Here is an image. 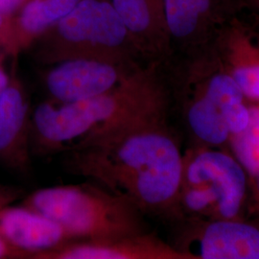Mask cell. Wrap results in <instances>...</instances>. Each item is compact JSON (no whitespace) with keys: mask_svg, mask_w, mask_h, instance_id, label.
<instances>
[{"mask_svg":"<svg viewBox=\"0 0 259 259\" xmlns=\"http://www.w3.org/2000/svg\"><path fill=\"white\" fill-rule=\"evenodd\" d=\"M0 237L25 251L29 259L76 240L60 224L21 204L0 208Z\"/></svg>","mask_w":259,"mask_h":259,"instance_id":"cell-9","label":"cell"},{"mask_svg":"<svg viewBox=\"0 0 259 259\" xmlns=\"http://www.w3.org/2000/svg\"><path fill=\"white\" fill-rule=\"evenodd\" d=\"M6 54L3 50V47H2V44H1V40H0V63H4V60H5V57Z\"/></svg>","mask_w":259,"mask_h":259,"instance_id":"cell-26","label":"cell"},{"mask_svg":"<svg viewBox=\"0 0 259 259\" xmlns=\"http://www.w3.org/2000/svg\"><path fill=\"white\" fill-rule=\"evenodd\" d=\"M10 19H11V17L5 16V15L0 13V40H1V44H2L3 37H4V35H5V33L8 29V26H9Z\"/></svg>","mask_w":259,"mask_h":259,"instance_id":"cell-24","label":"cell"},{"mask_svg":"<svg viewBox=\"0 0 259 259\" xmlns=\"http://www.w3.org/2000/svg\"><path fill=\"white\" fill-rule=\"evenodd\" d=\"M187 121L195 135L207 143L221 144L229 138L222 111L204 95L190 106Z\"/></svg>","mask_w":259,"mask_h":259,"instance_id":"cell-14","label":"cell"},{"mask_svg":"<svg viewBox=\"0 0 259 259\" xmlns=\"http://www.w3.org/2000/svg\"><path fill=\"white\" fill-rule=\"evenodd\" d=\"M24 196V191L15 186H0V208L12 204Z\"/></svg>","mask_w":259,"mask_h":259,"instance_id":"cell-20","label":"cell"},{"mask_svg":"<svg viewBox=\"0 0 259 259\" xmlns=\"http://www.w3.org/2000/svg\"><path fill=\"white\" fill-rule=\"evenodd\" d=\"M0 259H29V254L11 246L0 237Z\"/></svg>","mask_w":259,"mask_h":259,"instance_id":"cell-21","label":"cell"},{"mask_svg":"<svg viewBox=\"0 0 259 259\" xmlns=\"http://www.w3.org/2000/svg\"><path fill=\"white\" fill-rule=\"evenodd\" d=\"M247 5L251 7L259 18V0H246Z\"/></svg>","mask_w":259,"mask_h":259,"instance_id":"cell-25","label":"cell"},{"mask_svg":"<svg viewBox=\"0 0 259 259\" xmlns=\"http://www.w3.org/2000/svg\"><path fill=\"white\" fill-rule=\"evenodd\" d=\"M232 145L241 164L251 174H259V109H250L249 124L234 135Z\"/></svg>","mask_w":259,"mask_h":259,"instance_id":"cell-15","label":"cell"},{"mask_svg":"<svg viewBox=\"0 0 259 259\" xmlns=\"http://www.w3.org/2000/svg\"><path fill=\"white\" fill-rule=\"evenodd\" d=\"M183 203L192 211H200L207 207L209 204L216 202V197L211 189L204 186H189L185 185L183 191Z\"/></svg>","mask_w":259,"mask_h":259,"instance_id":"cell-18","label":"cell"},{"mask_svg":"<svg viewBox=\"0 0 259 259\" xmlns=\"http://www.w3.org/2000/svg\"><path fill=\"white\" fill-rule=\"evenodd\" d=\"M21 204L60 224L76 240L142 234L139 208L92 181L39 188Z\"/></svg>","mask_w":259,"mask_h":259,"instance_id":"cell-4","label":"cell"},{"mask_svg":"<svg viewBox=\"0 0 259 259\" xmlns=\"http://www.w3.org/2000/svg\"><path fill=\"white\" fill-rule=\"evenodd\" d=\"M31 115L26 91L13 75L0 97V163L25 176L32 170Z\"/></svg>","mask_w":259,"mask_h":259,"instance_id":"cell-7","label":"cell"},{"mask_svg":"<svg viewBox=\"0 0 259 259\" xmlns=\"http://www.w3.org/2000/svg\"><path fill=\"white\" fill-rule=\"evenodd\" d=\"M205 259H259V231L241 223H213L200 242Z\"/></svg>","mask_w":259,"mask_h":259,"instance_id":"cell-13","label":"cell"},{"mask_svg":"<svg viewBox=\"0 0 259 259\" xmlns=\"http://www.w3.org/2000/svg\"><path fill=\"white\" fill-rule=\"evenodd\" d=\"M161 102L155 64L140 67L113 90L91 99L68 104L48 99L32 110V154L65 153L82 140L160 107Z\"/></svg>","mask_w":259,"mask_h":259,"instance_id":"cell-2","label":"cell"},{"mask_svg":"<svg viewBox=\"0 0 259 259\" xmlns=\"http://www.w3.org/2000/svg\"><path fill=\"white\" fill-rule=\"evenodd\" d=\"M10 80L11 75L6 71L4 67V63H0V97L6 90L7 85L9 84Z\"/></svg>","mask_w":259,"mask_h":259,"instance_id":"cell-23","label":"cell"},{"mask_svg":"<svg viewBox=\"0 0 259 259\" xmlns=\"http://www.w3.org/2000/svg\"><path fill=\"white\" fill-rule=\"evenodd\" d=\"M0 186H2V185H1V184H0Z\"/></svg>","mask_w":259,"mask_h":259,"instance_id":"cell-27","label":"cell"},{"mask_svg":"<svg viewBox=\"0 0 259 259\" xmlns=\"http://www.w3.org/2000/svg\"><path fill=\"white\" fill-rule=\"evenodd\" d=\"M170 46L192 47L219 36L244 7L246 0H162Z\"/></svg>","mask_w":259,"mask_h":259,"instance_id":"cell-6","label":"cell"},{"mask_svg":"<svg viewBox=\"0 0 259 259\" xmlns=\"http://www.w3.org/2000/svg\"><path fill=\"white\" fill-rule=\"evenodd\" d=\"M141 58L160 59L171 50L162 0H109Z\"/></svg>","mask_w":259,"mask_h":259,"instance_id":"cell-10","label":"cell"},{"mask_svg":"<svg viewBox=\"0 0 259 259\" xmlns=\"http://www.w3.org/2000/svg\"><path fill=\"white\" fill-rule=\"evenodd\" d=\"M204 96L222 111L235 103L243 102L244 94L229 73L213 75L206 84Z\"/></svg>","mask_w":259,"mask_h":259,"instance_id":"cell-16","label":"cell"},{"mask_svg":"<svg viewBox=\"0 0 259 259\" xmlns=\"http://www.w3.org/2000/svg\"><path fill=\"white\" fill-rule=\"evenodd\" d=\"M159 108L75 144L63 153L65 171L101 185L140 211L176 202L184 163L176 142L157 123Z\"/></svg>","mask_w":259,"mask_h":259,"instance_id":"cell-1","label":"cell"},{"mask_svg":"<svg viewBox=\"0 0 259 259\" xmlns=\"http://www.w3.org/2000/svg\"><path fill=\"white\" fill-rule=\"evenodd\" d=\"M142 234L96 240H73L55 250L37 253L33 259H136L167 255Z\"/></svg>","mask_w":259,"mask_h":259,"instance_id":"cell-12","label":"cell"},{"mask_svg":"<svg viewBox=\"0 0 259 259\" xmlns=\"http://www.w3.org/2000/svg\"><path fill=\"white\" fill-rule=\"evenodd\" d=\"M39 65L93 59L139 66V55L109 0H82L29 49Z\"/></svg>","mask_w":259,"mask_h":259,"instance_id":"cell-3","label":"cell"},{"mask_svg":"<svg viewBox=\"0 0 259 259\" xmlns=\"http://www.w3.org/2000/svg\"><path fill=\"white\" fill-rule=\"evenodd\" d=\"M183 183L211 189L224 217L232 218L239 211L246 179L242 167L232 157L214 151L199 154L184 167Z\"/></svg>","mask_w":259,"mask_h":259,"instance_id":"cell-8","label":"cell"},{"mask_svg":"<svg viewBox=\"0 0 259 259\" xmlns=\"http://www.w3.org/2000/svg\"><path fill=\"white\" fill-rule=\"evenodd\" d=\"M221 111L228 129L232 135L240 133L249 124L250 110L243 102L235 103Z\"/></svg>","mask_w":259,"mask_h":259,"instance_id":"cell-19","label":"cell"},{"mask_svg":"<svg viewBox=\"0 0 259 259\" xmlns=\"http://www.w3.org/2000/svg\"><path fill=\"white\" fill-rule=\"evenodd\" d=\"M231 75L244 96L259 100V60L235 65Z\"/></svg>","mask_w":259,"mask_h":259,"instance_id":"cell-17","label":"cell"},{"mask_svg":"<svg viewBox=\"0 0 259 259\" xmlns=\"http://www.w3.org/2000/svg\"><path fill=\"white\" fill-rule=\"evenodd\" d=\"M258 185H259V182H258Z\"/></svg>","mask_w":259,"mask_h":259,"instance_id":"cell-28","label":"cell"},{"mask_svg":"<svg viewBox=\"0 0 259 259\" xmlns=\"http://www.w3.org/2000/svg\"><path fill=\"white\" fill-rule=\"evenodd\" d=\"M82 0H27L11 17L2 39L5 54L13 58L29 50L48 29L64 19Z\"/></svg>","mask_w":259,"mask_h":259,"instance_id":"cell-11","label":"cell"},{"mask_svg":"<svg viewBox=\"0 0 259 259\" xmlns=\"http://www.w3.org/2000/svg\"><path fill=\"white\" fill-rule=\"evenodd\" d=\"M27 0H0V13L12 17L19 11Z\"/></svg>","mask_w":259,"mask_h":259,"instance_id":"cell-22","label":"cell"},{"mask_svg":"<svg viewBox=\"0 0 259 259\" xmlns=\"http://www.w3.org/2000/svg\"><path fill=\"white\" fill-rule=\"evenodd\" d=\"M142 66L75 59L47 66L42 81L49 100L80 102L113 90Z\"/></svg>","mask_w":259,"mask_h":259,"instance_id":"cell-5","label":"cell"}]
</instances>
